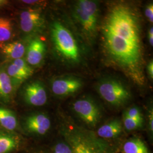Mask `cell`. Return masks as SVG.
Here are the masks:
<instances>
[{
    "instance_id": "cell-10",
    "label": "cell",
    "mask_w": 153,
    "mask_h": 153,
    "mask_svg": "<svg viewBox=\"0 0 153 153\" xmlns=\"http://www.w3.org/2000/svg\"><path fill=\"white\" fill-rule=\"evenodd\" d=\"M23 95L25 102L33 106H42L47 101V94L44 85L39 81L31 82L26 85Z\"/></svg>"
},
{
    "instance_id": "cell-17",
    "label": "cell",
    "mask_w": 153,
    "mask_h": 153,
    "mask_svg": "<svg viewBox=\"0 0 153 153\" xmlns=\"http://www.w3.org/2000/svg\"><path fill=\"white\" fill-rule=\"evenodd\" d=\"M0 126L9 131H13L16 128V117L11 111L0 107Z\"/></svg>"
},
{
    "instance_id": "cell-6",
    "label": "cell",
    "mask_w": 153,
    "mask_h": 153,
    "mask_svg": "<svg viewBox=\"0 0 153 153\" xmlns=\"http://www.w3.org/2000/svg\"><path fill=\"white\" fill-rule=\"evenodd\" d=\"M73 109L76 115L90 127L97 126L101 118L100 108L91 99H77L73 104Z\"/></svg>"
},
{
    "instance_id": "cell-24",
    "label": "cell",
    "mask_w": 153,
    "mask_h": 153,
    "mask_svg": "<svg viewBox=\"0 0 153 153\" xmlns=\"http://www.w3.org/2000/svg\"><path fill=\"white\" fill-rule=\"evenodd\" d=\"M149 128L150 131H153V110L150 111L149 114Z\"/></svg>"
},
{
    "instance_id": "cell-2",
    "label": "cell",
    "mask_w": 153,
    "mask_h": 153,
    "mask_svg": "<svg viewBox=\"0 0 153 153\" xmlns=\"http://www.w3.org/2000/svg\"><path fill=\"white\" fill-rule=\"evenodd\" d=\"M62 135L73 153H114L115 148L94 131L71 126L62 129Z\"/></svg>"
},
{
    "instance_id": "cell-23",
    "label": "cell",
    "mask_w": 153,
    "mask_h": 153,
    "mask_svg": "<svg viewBox=\"0 0 153 153\" xmlns=\"http://www.w3.org/2000/svg\"><path fill=\"white\" fill-rule=\"evenodd\" d=\"M145 16L147 17L149 21L151 23L153 22V3L149 4L145 10Z\"/></svg>"
},
{
    "instance_id": "cell-15",
    "label": "cell",
    "mask_w": 153,
    "mask_h": 153,
    "mask_svg": "<svg viewBox=\"0 0 153 153\" xmlns=\"http://www.w3.org/2000/svg\"><path fill=\"white\" fill-rule=\"evenodd\" d=\"M13 85L6 71L0 69V97L9 100L13 93Z\"/></svg>"
},
{
    "instance_id": "cell-9",
    "label": "cell",
    "mask_w": 153,
    "mask_h": 153,
    "mask_svg": "<svg viewBox=\"0 0 153 153\" xmlns=\"http://www.w3.org/2000/svg\"><path fill=\"white\" fill-rule=\"evenodd\" d=\"M6 73L11 79L13 87H16L33 75V69L22 58L13 60L8 66Z\"/></svg>"
},
{
    "instance_id": "cell-18",
    "label": "cell",
    "mask_w": 153,
    "mask_h": 153,
    "mask_svg": "<svg viewBox=\"0 0 153 153\" xmlns=\"http://www.w3.org/2000/svg\"><path fill=\"white\" fill-rule=\"evenodd\" d=\"M18 138L9 134L0 133V153H8L16 148Z\"/></svg>"
},
{
    "instance_id": "cell-8",
    "label": "cell",
    "mask_w": 153,
    "mask_h": 153,
    "mask_svg": "<svg viewBox=\"0 0 153 153\" xmlns=\"http://www.w3.org/2000/svg\"><path fill=\"white\" fill-rule=\"evenodd\" d=\"M82 80L75 76H66L55 79L51 84L53 93L59 97L69 95L76 93L82 87Z\"/></svg>"
},
{
    "instance_id": "cell-20",
    "label": "cell",
    "mask_w": 153,
    "mask_h": 153,
    "mask_svg": "<svg viewBox=\"0 0 153 153\" xmlns=\"http://www.w3.org/2000/svg\"><path fill=\"white\" fill-rule=\"evenodd\" d=\"M143 120L133 119L124 116L123 124L124 128L128 131L137 130L143 126Z\"/></svg>"
},
{
    "instance_id": "cell-3",
    "label": "cell",
    "mask_w": 153,
    "mask_h": 153,
    "mask_svg": "<svg viewBox=\"0 0 153 153\" xmlns=\"http://www.w3.org/2000/svg\"><path fill=\"white\" fill-rule=\"evenodd\" d=\"M51 31L57 52L65 60L73 63L78 62L81 59L79 48L71 31L59 22L52 23Z\"/></svg>"
},
{
    "instance_id": "cell-4",
    "label": "cell",
    "mask_w": 153,
    "mask_h": 153,
    "mask_svg": "<svg viewBox=\"0 0 153 153\" xmlns=\"http://www.w3.org/2000/svg\"><path fill=\"white\" fill-rule=\"evenodd\" d=\"M73 16L82 33L90 39L94 38L98 26V4L91 0H79L74 4Z\"/></svg>"
},
{
    "instance_id": "cell-21",
    "label": "cell",
    "mask_w": 153,
    "mask_h": 153,
    "mask_svg": "<svg viewBox=\"0 0 153 153\" xmlns=\"http://www.w3.org/2000/svg\"><path fill=\"white\" fill-rule=\"evenodd\" d=\"M124 116L133 119L143 120V117L140 109L136 107H131L126 109Z\"/></svg>"
},
{
    "instance_id": "cell-16",
    "label": "cell",
    "mask_w": 153,
    "mask_h": 153,
    "mask_svg": "<svg viewBox=\"0 0 153 153\" xmlns=\"http://www.w3.org/2000/svg\"><path fill=\"white\" fill-rule=\"evenodd\" d=\"M123 153H150L145 143L138 138L126 141L122 148Z\"/></svg>"
},
{
    "instance_id": "cell-11",
    "label": "cell",
    "mask_w": 153,
    "mask_h": 153,
    "mask_svg": "<svg viewBox=\"0 0 153 153\" xmlns=\"http://www.w3.org/2000/svg\"><path fill=\"white\" fill-rule=\"evenodd\" d=\"M47 46L39 38L32 39L26 49V61L29 65L38 66L44 60Z\"/></svg>"
},
{
    "instance_id": "cell-7",
    "label": "cell",
    "mask_w": 153,
    "mask_h": 153,
    "mask_svg": "<svg viewBox=\"0 0 153 153\" xmlns=\"http://www.w3.org/2000/svg\"><path fill=\"white\" fill-rule=\"evenodd\" d=\"M45 19L41 11L28 9L20 15V26L22 31L27 34L42 32L45 27Z\"/></svg>"
},
{
    "instance_id": "cell-12",
    "label": "cell",
    "mask_w": 153,
    "mask_h": 153,
    "mask_svg": "<svg viewBox=\"0 0 153 153\" xmlns=\"http://www.w3.org/2000/svg\"><path fill=\"white\" fill-rule=\"evenodd\" d=\"M51 120L44 114H36L28 116L25 125L28 131L36 134L43 135L49 131Z\"/></svg>"
},
{
    "instance_id": "cell-25",
    "label": "cell",
    "mask_w": 153,
    "mask_h": 153,
    "mask_svg": "<svg viewBox=\"0 0 153 153\" xmlns=\"http://www.w3.org/2000/svg\"><path fill=\"white\" fill-rule=\"evenodd\" d=\"M148 38H149V42L150 45L153 47V28L151 27L150 28L148 33Z\"/></svg>"
},
{
    "instance_id": "cell-5",
    "label": "cell",
    "mask_w": 153,
    "mask_h": 153,
    "mask_svg": "<svg viewBox=\"0 0 153 153\" xmlns=\"http://www.w3.org/2000/svg\"><path fill=\"white\" fill-rule=\"evenodd\" d=\"M98 91L105 102L115 107L124 105L131 99V93L128 88L115 78L102 81L98 85Z\"/></svg>"
},
{
    "instance_id": "cell-22",
    "label": "cell",
    "mask_w": 153,
    "mask_h": 153,
    "mask_svg": "<svg viewBox=\"0 0 153 153\" xmlns=\"http://www.w3.org/2000/svg\"><path fill=\"white\" fill-rule=\"evenodd\" d=\"M53 153H73L71 147L65 141L58 143L56 146Z\"/></svg>"
},
{
    "instance_id": "cell-14",
    "label": "cell",
    "mask_w": 153,
    "mask_h": 153,
    "mask_svg": "<svg viewBox=\"0 0 153 153\" xmlns=\"http://www.w3.org/2000/svg\"><path fill=\"white\" fill-rule=\"evenodd\" d=\"M2 51L7 58L15 60L23 57L26 53V47L21 42L16 41L4 44Z\"/></svg>"
},
{
    "instance_id": "cell-19",
    "label": "cell",
    "mask_w": 153,
    "mask_h": 153,
    "mask_svg": "<svg viewBox=\"0 0 153 153\" xmlns=\"http://www.w3.org/2000/svg\"><path fill=\"white\" fill-rule=\"evenodd\" d=\"M13 24L7 18L0 17V42H5L11 38Z\"/></svg>"
},
{
    "instance_id": "cell-1",
    "label": "cell",
    "mask_w": 153,
    "mask_h": 153,
    "mask_svg": "<svg viewBox=\"0 0 153 153\" xmlns=\"http://www.w3.org/2000/svg\"><path fill=\"white\" fill-rule=\"evenodd\" d=\"M137 11L125 2L110 6L101 28L103 46L110 60L139 84L142 73L141 25Z\"/></svg>"
},
{
    "instance_id": "cell-26",
    "label": "cell",
    "mask_w": 153,
    "mask_h": 153,
    "mask_svg": "<svg viewBox=\"0 0 153 153\" xmlns=\"http://www.w3.org/2000/svg\"><path fill=\"white\" fill-rule=\"evenodd\" d=\"M148 71L149 75L150 78H153V61H150L148 65Z\"/></svg>"
},
{
    "instance_id": "cell-13",
    "label": "cell",
    "mask_w": 153,
    "mask_h": 153,
    "mask_svg": "<svg viewBox=\"0 0 153 153\" xmlns=\"http://www.w3.org/2000/svg\"><path fill=\"white\" fill-rule=\"evenodd\" d=\"M123 124L120 120L115 119L101 126L97 131V136L102 139L115 138L120 135Z\"/></svg>"
}]
</instances>
